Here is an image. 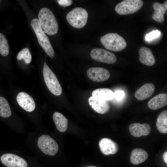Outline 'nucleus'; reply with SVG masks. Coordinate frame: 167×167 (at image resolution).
<instances>
[{
  "label": "nucleus",
  "mask_w": 167,
  "mask_h": 167,
  "mask_svg": "<svg viewBox=\"0 0 167 167\" xmlns=\"http://www.w3.org/2000/svg\"><path fill=\"white\" fill-rule=\"evenodd\" d=\"M16 100L19 105L27 112H32L35 108L34 100L26 93L21 92L19 93L16 97Z\"/></svg>",
  "instance_id": "nucleus-11"
},
{
  "label": "nucleus",
  "mask_w": 167,
  "mask_h": 167,
  "mask_svg": "<svg viewBox=\"0 0 167 167\" xmlns=\"http://www.w3.org/2000/svg\"><path fill=\"white\" fill-rule=\"evenodd\" d=\"M158 131L163 134L167 133V111L165 110L159 115L156 123Z\"/></svg>",
  "instance_id": "nucleus-22"
},
{
  "label": "nucleus",
  "mask_w": 167,
  "mask_h": 167,
  "mask_svg": "<svg viewBox=\"0 0 167 167\" xmlns=\"http://www.w3.org/2000/svg\"><path fill=\"white\" fill-rule=\"evenodd\" d=\"M129 129L130 134L135 137L148 135L151 130L150 126L147 123H132L129 126Z\"/></svg>",
  "instance_id": "nucleus-14"
},
{
  "label": "nucleus",
  "mask_w": 167,
  "mask_h": 167,
  "mask_svg": "<svg viewBox=\"0 0 167 167\" xmlns=\"http://www.w3.org/2000/svg\"><path fill=\"white\" fill-rule=\"evenodd\" d=\"M101 42L106 49L119 51L124 49L126 42L122 36L117 33H108L101 37Z\"/></svg>",
  "instance_id": "nucleus-3"
},
{
  "label": "nucleus",
  "mask_w": 167,
  "mask_h": 167,
  "mask_svg": "<svg viewBox=\"0 0 167 167\" xmlns=\"http://www.w3.org/2000/svg\"><path fill=\"white\" fill-rule=\"evenodd\" d=\"M163 5H164V6H165L166 10H167V1H165L163 4Z\"/></svg>",
  "instance_id": "nucleus-30"
},
{
  "label": "nucleus",
  "mask_w": 167,
  "mask_h": 167,
  "mask_svg": "<svg viewBox=\"0 0 167 167\" xmlns=\"http://www.w3.org/2000/svg\"><path fill=\"white\" fill-rule=\"evenodd\" d=\"M163 158L164 161L167 164V151L165 152L163 155Z\"/></svg>",
  "instance_id": "nucleus-29"
},
{
  "label": "nucleus",
  "mask_w": 167,
  "mask_h": 167,
  "mask_svg": "<svg viewBox=\"0 0 167 167\" xmlns=\"http://www.w3.org/2000/svg\"><path fill=\"white\" fill-rule=\"evenodd\" d=\"M17 58L19 60L24 59L25 62L28 64L32 61V55L29 49L27 48H24L18 53Z\"/></svg>",
  "instance_id": "nucleus-25"
},
{
  "label": "nucleus",
  "mask_w": 167,
  "mask_h": 167,
  "mask_svg": "<svg viewBox=\"0 0 167 167\" xmlns=\"http://www.w3.org/2000/svg\"><path fill=\"white\" fill-rule=\"evenodd\" d=\"M148 156V154L145 150L140 148H136L131 152L130 160L132 164L137 165L145 161Z\"/></svg>",
  "instance_id": "nucleus-18"
},
{
  "label": "nucleus",
  "mask_w": 167,
  "mask_h": 167,
  "mask_svg": "<svg viewBox=\"0 0 167 167\" xmlns=\"http://www.w3.org/2000/svg\"><path fill=\"white\" fill-rule=\"evenodd\" d=\"M90 56L95 60L107 64L114 63L117 61L116 57L114 54L101 48L92 49Z\"/></svg>",
  "instance_id": "nucleus-8"
},
{
  "label": "nucleus",
  "mask_w": 167,
  "mask_h": 167,
  "mask_svg": "<svg viewBox=\"0 0 167 167\" xmlns=\"http://www.w3.org/2000/svg\"><path fill=\"white\" fill-rule=\"evenodd\" d=\"M11 114V109L8 101L5 98L0 96V116L7 118Z\"/></svg>",
  "instance_id": "nucleus-23"
},
{
  "label": "nucleus",
  "mask_w": 167,
  "mask_h": 167,
  "mask_svg": "<svg viewBox=\"0 0 167 167\" xmlns=\"http://www.w3.org/2000/svg\"><path fill=\"white\" fill-rule=\"evenodd\" d=\"M161 34V32L157 30H154L147 34L145 40L147 41H150L158 37Z\"/></svg>",
  "instance_id": "nucleus-26"
},
{
  "label": "nucleus",
  "mask_w": 167,
  "mask_h": 167,
  "mask_svg": "<svg viewBox=\"0 0 167 167\" xmlns=\"http://www.w3.org/2000/svg\"><path fill=\"white\" fill-rule=\"evenodd\" d=\"M9 52V46L7 40L5 36L0 33V54L3 56L8 55Z\"/></svg>",
  "instance_id": "nucleus-24"
},
{
  "label": "nucleus",
  "mask_w": 167,
  "mask_h": 167,
  "mask_svg": "<svg viewBox=\"0 0 167 167\" xmlns=\"http://www.w3.org/2000/svg\"><path fill=\"white\" fill-rule=\"evenodd\" d=\"M38 17L41 28L45 33L53 35L58 32V23L54 15L49 9L47 8L41 9Z\"/></svg>",
  "instance_id": "nucleus-1"
},
{
  "label": "nucleus",
  "mask_w": 167,
  "mask_h": 167,
  "mask_svg": "<svg viewBox=\"0 0 167 167\" xmlns=\"http://www.w3.org/2000/svg\"><path fill=\"white\" fill-rule=\"evenodd\" d=\"M124 92L122 91H118L114 93V97L117 100L122 99L124 96Z\"/></svg>",
  "instance_id": "nucleus-28"
},
{
  "label": "nucleus",
  "mask_w": 167,
  "mask_h": 167,
  "mask_svg": "<svg viewBox=\"0 0 167 167\" xmlns=\"http://www.w3.org/2000/svg\"><path fill=\"white\" fill-rule=\"evenodd\" d=\"M167 104V95L161 93L150 99L148 103V106L151 109L156 110L160 109Z\"/></svg>",
  "instance_id": "nucleus-17"
},
{
  "label": "nucleus",
  "mask_w": 167,
  "mask_h": 167,
  "mask_svg": "<svg viewBox=\"0 0 167 167\" xmlns=\"http://www.w3.org/2000/svg\"><path fill=\"white\" fill-rule=\"evenodd\" d=\"M154 11L152 15L153 19L159 23H161L164 20V15L166 10L163 4L158 2L153 5Z\"/></svg>",
  "instance_id": "nucleus-21"
},
{
  "label": "nucleus",
  "mask_w": 167,
  "mask_h": 167,
  "mask_svg": "<svg viewBox=\"0 0 167 167\" xmlns=\"http://www.w3.org/2000/svg\"><path fill=\"white\" fill-rule=\"evenodd\" d=\"M88 77L96 82H102L108 79L110 73L106 69L100 67H93L89 68L87 71Z\"/></svg>",
  "instance_id": "nucleus-10"
},
{
  "label": "nucleus",
  "mask_w": 167,
  "mask_h": 167,
  "mask_svg": "<svg viewBox=\"0 0 167 167\" xmlns=\"http://www.w3.org/2000/svg\"><path fill=\"white\" fill-rule=\"evenodd\" d=\"M43 75L46 85L53 94L58 96L62 92V87L56 76L45 62L43 70Z\"/></svg>",
  "instance_id": "nucleus-5"
},
{
  "label": "nucleus",
  "mask_w": 167,
  "mask_h": 167,
  "mask_svg": "<svg viewBox=\"0 0 167 167\" xmlns=\"http://www.w3.org/2000/svg\"><path fill=\"white\" fill-rule=\"evenodd\" d=\"M143 4L141 0H124L117 4L115 10L121 15L130 14L139 10Z\"/></svg>",
  "instance_id": "nucleus-6"
},
{
  "label": "nucleus",
  "mask_w": 167,
  "mask_h": 167,
  "mask_svg": "<svg viewBox=\"0 0 167 167\" xmlns=\"http://www.w3.org/2000/svg\"><path fill=\"white\" fill-rule=\"evenodd\" d=\"M88 102L92 109L100 114L106 113L110 109V106L108 101L99 100L92 96L89 97Z\"/></svg>",
  "instance_id": "nucleus-13"
},
{
  "label": "nucleus",
  "mask_w": 167,
  "mask_h": 167,
  "mask_svg": "<svg viewBox=\"0 0 167 167\" xmlns=\"http://www.w3.org/2000/svg\"></svg>",
  "instance_id": "nucleus-32"
},
{
  "label": "nucleus",
  "mask_w": 167,
  "mask_h": 167,
  "mask_svg": "<svg viewBox=\"0 0 167 167\" xmlns=\"http://www.w3.org/2000/svg\"><path fill=\"white\" fill-rule=\"evenodd\" d=\"M88 16V12L85 9L77 7L68 13L66 17L70 25L75 28H80L86 24Z\"/></svg>",
  "instance_id": "nucleus-4"
},
{
  "label": "nucleus",
  "mask_w": 167,
  "mask_h": 167,
  "mask_svg": "<svg viewBox=\"0 0 167 167\" xmlns=\"http://www.w3.org/2000/svg\"><path fill=\"white\" fill-rule=\"evenodd\" d=\"M2 163L7 167H27L26 161L22 158L12 153L3 154L1 157Z\"/></svg>",
  "instance_id": "nucleus-9"
},
{
  "label": "nucleus",
  "mask_w": 167,
  "mask_h": 167,
  "mask_svg": "<svg viewBox=\"0 0 167 167\" xmlns=\"http://www.w3.org/2000/svg\"><path fill=\"white\" fill-rule=\"evenodd\" d=\"M31 24L36 34L39 44L48 55L53 58L55 56L54 51L48 37L42 30L38 19H33Z\"/></svg>",
  "instance_id": "nucleus-2"
},
{
  "label": "nucleus",
  "mask_w": 167,
  "mask_h": 167,
  "mask_svg": "<svg viewBox=\"0 0 167 167\" xmlns=\"http://www.w3.org/2000/svg\"><path fill=\"white\" fill-rule=\"evenodd\" d=\"M86 167H97L95 166H88Z\"/></svg>",
  "instance_id": "nucleus-31"
},
{
  "label": "nucleus",
  "mask_w": 167,
  "mask_h": 167,
  "mask_svg": "<svg viewBox=\"0 0 167 167\" xmlns=\"http://www.w3.org/2000/svg\"><path fill=\"white\" fill-rule=\"evenodd\" d=\"M139 60L143 64L152 66L155 63V59L151 50L146 47H141L139 50Z\"/></svg>",
  "instance_id": "nucleus-16"
},
{
  "label": "nucleus",
  "mask_w": 167,
  "mask_h": 167,
  "mask_svg": "<svg viewBox=\"0 0 167 167\" xmlns=\"http://www.w3.org/2000/svg\"><path fill=\"white\" fill-rule=\"evenodd\" d=\"M53 119L58 131L62 132L66 131L68 120L64 115L59 112H55L53 114Z\"/></svg>",
  "instance_id": "nucleus-20"
},
{
  "label": "nucleus",
  "mask_w": 167,
  "mask_h": 167,
  "mask_svg": "<svg viewBox=\"0 0 167 167\" xmlns=\"http://www.w3.org/2000/svg\"><path fill=\"white\" fill-rule=\"evenodd\" d=\"M37 145L44 154L50 156H54L58 152V146L56 141L49 136L43 135L38 138Z\"/></svg>",
  "instance_id": "nucleus-7"
},
{
  "label": "nucleus",
  "mask_w": 167,
  "mask_h": 167,
  "mask_svg": "<svg viewBox=\"0 0 167 167\" xmlns=\"http://www.w3.org/2000/svg\"><path fill=\"white\" fill-rule=\"evenodd\" d=\"M99 146L102 153L106 155L115 154L119 150L117 143L109 138L101 139L99 143Z\"/></svg>",
  "instance_id": "nucleus-12"
},
{
  "label": "nucleus",
  "mask_w": 167,
  "mask_h": 167,
  "mask_svg": "<svg viewBox=\"0 0 167 167\" xmlns=\"http://www.w3.org/2000/svg\"><path fill=\"white\" fill-rule=\"evenodd\" d=\"M155 88V86L153 84H146L136 91L135 94V96L138 100H144L152 95Z\"/></svg>",
  "instance_id": "nucleus-15"
},
{
  "label": "nucleus",
  "mask_w": 167,
  "mask_h": 167,
  "mask_svg": "<svg viewBox=\"0 0 167 167\" xmlns=\"http://www.w3.org/2000/svg\"><path fill=\"white\" fill-rule=\"evenodd\" d=\"M92 95L96 99L107 101L112 100L114 98L113 92L107 88L96 89L92 92Z\"/></svg>",
  "instance_id": "nucleus-19"
},
{
  "label": "nucleus",
  "mask_w": 167,
  "mask_h": 167,
  "mask_svg": "<svg viewBox=\"0 0 167 167\" xmlns=\"http://www.w3.org/2000/svg\"><path fill=\"white\" fill-rule=\"evenodd\" d=\"M57 2L60 6L64 7L70 6L72 2V1L69 0H58Z\"/></svg>",
  "instance_id": "nucleus-27"
}]
</instances>
